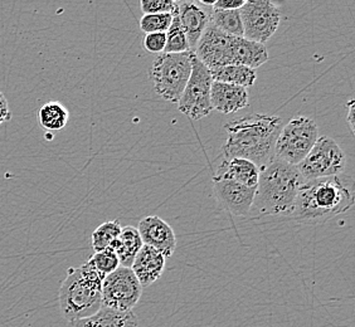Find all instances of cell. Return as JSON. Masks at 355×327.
<instances>
[{"label":"cell","instance_id":"7a4b0ae2","mask_svg":"<svg viewBox=\"0 0 355 327\" xmlns=\"http://www.w3.org/2000/svg\"><path fill=\"white\" fill-rule=\"evenodd\" d=\"M282 120L272 115L254 114L231 120L225 125L227 140L222 146L225 159H245L265 168L272 160Z\"/></svg>","mask_w":355,"mask_h":327},{"label":"cell","instance_id":"44dd1931","mask_svg":"<svg viewBox=\"0 0 355 327\" xmlns=\"http://www.w3.org/2000/svg\"><path fill=\"white\" fill-rule=\"evenodd\" d=\"M38 123L48 131H61L69 123V112L62 103L49 101L37 112Z\"/></svg>","mask_w":355,"mask_h":327},{"label":"cell","instance_id":"8992f818","mask_svg":"<svg viewBox=\"0 0 355 327\" xmlns=\"http://www.w3.org/2000/svg\"><path fill=\"white\" fill-rule=\"evenodd\" d=\"M246 38L225 35L212 23L200 37L194 55L208 69L225 66H242Z\"/></svg>","mask_w":355,"mask_h":327},{"label":"cell","instance_id":"5b68a950","mask_svg":"<svg viewBox=\"0 0 355 327\" xmlns=\"http://www.w3.org/2000/svg\"><path fill=\"white\" fill-rule=\"evenodd\" d=\"M191 52L162 53L150 69V78L157 95L169 103H177L183 95L191 73Z\"/></svg>","mask_w":355,"mask_h":327},{"label":"cell","instance_id":"ffe728a7","mask_svg":"<svg viewBox=\"0 0 355 327\" xmlns=\"http://www.w3.org/2000/svg\"><path fill=\"white\" fill-rule=\"evenodd\" d=\"M209 71H211L213 81L230 83L243 89L251 87L257 80L256 69H248L245 66L233 64V66H225V67H218Z\"/></svg>","mask_w":355,"mask_h":327},{"label":"cell","instance_id":"7c38bea8","mask_svg":"<svg viewBox=\"0 0 355 327\" xmlns=\"http://www.w3.org/2000/svg\"><path fill=\"white\" fill-rule=\"evenodd\" d=\"M213 193L223 209L233 215L245 217L251 213L256 188L245 186L231 180L213 179Z\"/></svg>","mask_w":355,"mask_h":327},{"label":"cell","instance_id":"7402d4cb","mask_svg":"<svg viewBox=\"0 0 355 327\" xmlns=\"http://www.w3.org/2000/svg\"><path fill=\"white\" fill-rule=\"evenodd\" d=\"M211 23L225 35L243 38V23L239 10H211Z\"/></svg>","mask_w":355,"mask_h":327},{"label":"cell","instance_id":"277c9868","mask_svg":"<svg viewBox=\"0 0 355 327\" xmlns=\"http://www.w3.org/2000/svg\"><path fill=\"white\" fill-rule=\"evenodd\" d=\"M103 280L89 260L81 267L69 268L58 293L63 317L75 321L96 314L103 307Z\"/></svg>","mask_w":355,"mask_h":327},{"label":"cell","instance_id":"52a82bcc","mask_svg":"<svg viewBox=\"0 0 355 327\" xmlns=\"http://www.w3.org/2000/svg\"><path fill=\"white\" fill-rule=\"evenodd\" d=\"M319 129L313 118L297 116L282 126L276 140L273 155L285 163L297 166L314 148Z\"/></svg>","mask_w":355,"mask_h":327},{"label":"cell","instance_id":"4dcf8cb0","mask_svg":"<svg viewBox=\"0 0 355 327\" xmlns=\"http://www.w3.org/2000/svg\"><path fill=\"white\" fill-rule=\"evenodd\" d=\"M345 106H347V109H348L349 127H350V130H352V132L354 134V98H350V100L348 101V103H347Z\"/></svg>","mask_w":355,"mask_h":327},{"label":"cell","instance_id":"ac0fdd59","mask_svg":"<svg viewBox=\"0 0 355 327\" xmlns=\"http://www.w3.org/2000/svg\"><path fill=\"white\" fill-rule=\"evenodd\" d=\"M137 315L132 311L121 312L107 307H101L96 314L80 320L69 321L67 327H137Z\"/></svg>","mask_w":355,"mask_h":327},{"label":"cell","instance_id":"2e32d148","mask_svg":"<svg viewBox=\"0 0 355 327\" xmlns=\"http://www.w3.org/2000/svg\"><path fill=\"white\" fill-rule=\"evenodd\" d=\"M165 257L157 249L143 245L132 262L131 271L135 274L141 287H148L157 282L165 269Z\"/></svg>","mask_w":355,"mask_h":327},{"label":"cell","instance_id":"603a6c76","mask_svg":"<svg viewBox=\"0 0 355 327\" xmlns=\"http://www.w3.org/2000/svg\"><path fill=\"white\" fill-rule=\"evenodd\" d=\"M173 14V21H171V27L166 30V44H165L164 53H187L191 52L189 44L187 41L183 29L180 27L179 18L177 13V1H175V8L171 12Z\"/></svg>","mask_w":355,"mask_h":327},{"label":"cell","instance_id":"e0dca14e","mask_svg":"<svg viewBox=\"0 0 355 327\" xmlns=\"http://www.w3.org/2000/svg\"><path fill=\"white\" fill-rule=\"evenodd\" d=\"M260 175V168L245 159H225L219 165L213 179L231 180L234 183L256 188Z\"/></svg>","mask_w":355,"mask_h":327},{"label":"cell","instance_id":"5bb4252c","mask_svg":"<svg viewBox=\"0 0 355 327\" xmlns=\"http://www.w3.org/2000/svg\"><path fill=\"white\" fill-rule=\"evenodd\" d=\"M137 231L144 245L151 247L162 253L165 258L171 257L177 249V237L171 225L164 219L159 218L157 215H150L141 219Z\"/></svg>","mask_w":355,"mask_h":327},{"label":"cell","instance_id":"4fadbf2b","mask_svg":"<svg viewBox=\"0 0 355 327\" xmlns=\"http://www.w3.org/2000/svg\"><path fill=\"white\" fill-rule=\"evenodd\" d=\"M211 10L212 8L205 7L200 1H177L178 18L191 53L211 23Z\"/></svg>","mask_w":355,"mask_h":327},{"label":"cell","instance_id":"3957f363","mask_svg":"<svg viewBox=\"0 0 355 327\" xmlns=\"http://www.w3.org/2000/svg\"><path fill=\"white\" fill-rule=\"evenodd\" d=\"M302 182L296 166L273 157L260 170L251 211L261 215L290 217Z\"/></svg>","mask_w":355,"mask_h":327},{"label":"cell","instance_id":"f546056e","mask_svg":"<svg viewBox=\"0 0 355 327\" xmlns=\"http://www.w3.org/2000/svg\"><path fill=\"white\" fill-rule=\"evenodd\" d=\"M12 120V111L9 109L7 97L0 91V126Z\"/></svg>","mask_w":355,"mask_h":327},{"label":"cell","instance_id":"484cf974","mask_svg":"<svg viewBox=\"0 0 355 327\" xmlns=\"http://www.w3.org/2000/svg\"><path fill=\"white\" fill-rule=\"evenodd\" d=\"M173 21V14H146L140 19V29L144 33H166Z\"/></svg>","mask_w":355,"mask_h":327},{"label":"cell","instance_id":"f1b7e54d","mask_svg":"<svg viewBox=\"0 0 355 327\" xmlns=\"http://www.w3.org/2000/svg\"><path fill=\"white\" fill-rule=\"evenodd\" d=\"M246 0H217L214 1L212 9L217 10H239L245 6Z\"/></svg>","mask_w":355,"mask_h":327},{"label":"cell","instance_id":"d6986e66","mask_svg":"<svg viewBox=\"0 0 355 327\" xmlns=\"http://www.w3.org/2000/svg\"><path fill=\"white\" fill-rule=\"evenodd\" d=\"M143 240L137 228L132 225H128L121 228L119 238L110 245V249L116 253L120 267L131 268L134 259L137 257L139 251L143 248Z\"/></svg>","mask_w":355,"mask_h":327},{"label":"cell","instance_id":"cb8c5ba5","mask_svg":"<svg viewBox=\"0 0 355 327\" xmlns=\"http://www.w3.org/2000/svg\"><path fill=\"white\" fill-rule=\"evenodd\" d=\"M121 228L123 227L119 220H107L100 227H97L91 237L94 251L100 252L110 248V245L119 238Z\"/></svg>","mask_w":355,"mask_h":327},{"label":"cell","instance_id":"9a60e30c","mask_svg":"<svg viewBox=\"0 0 355 327\" xmlns=\"http://www.w3.org/2000/svg\"><path fill=\"white\" fill-rule=\"evenodd\" d=\"M211 105L212 109L220 114L230 115L248 106V91L243 87L214 82L211 89Z\"/></svg>","mask_w":355,"mask_h":327},{"label":"cell","instance_id":"4316f807","mask_svg":"<svg viewBox=\"0 0 355 327\" xmlns=\"http://www.w3.org/2000/svg\"><path fill=\"white\" fill-rule=\"evenodd\" d=\"M140 8L144 15L146 14L171 13L175 8V1L173 0H143Z\"/></svg>","mask_w":355,"mask_h":327},{"label":"cell","instance_id":"d4e9b609","mask_svg":"<svg viewBox=\"0 0 355 327\" xmlns=\"http://www.w3.org/2000/svg\"><path fill=\"white\" fill-rule=\"evenodd\" d=\"M89 260L94 265L96 271L103 277L109 276L110 273L115 272L117 268L120 267V262L117 258L116 253L114 252L112 249H110V248L100 251V252L94 253V256Z\"/></svg>","mask_w":355,"mask_h":327},{"label":"cell","instance_id":"6da1fadb","mask_svg":"<svg viewBox=\"0 0 355 327\" xmlns=\"http://www.w3.org/2000/svg\"><path fill=\"white\" fill-rule=\"evenodd\" d=\"M354 205L353 179L345 175L302 182L290 218L302 224H324Z\"/></svg>","mask_w":355,"mask_h":327},{"label":"cell","instance_id":"ba28073f","mask_svg":"<svg viewBox=\"0 0 355 327\" xmlns=\"http://www.w3.org/2000/svg\"><path fill=\"white\" fill-rule=\"evenodd\" d=\"M213 78L211 71L191 55V73L183 95L178 101V109L193 121L205 118L212 112L211 89Z\"/></svg>","mask_w":355,"mask_h":327},{"label":"cell","instance_id":"83f0119b","mask_svg":"<svg viewBox=\"0 0 355 327\" xmlns=\"http://www.w3.org/2000/svg\"><path fill=\"white\" fill-rule=\"evenodd\" d=\"M143 44L150 53H164L166 35L165 33H149L144 37Z\"/></svg>","mask_w":355,"mask_h":327},{"label":"cell","instance_id":"30bf717a","mask_svg":"<svg viewBox=\"0 0 355 327\" xmlns=\"http://www.w3.org/2000/svg\"><path fill=\"white\" fill-rule=\"evenodd\" d=\"M143 294V287L131 268L119 267L105 277L101 287L103 307L130 312Z\"/></svg>","mask_w":355,"mask_h":327},{"label":"cell","instance_id":"9c48e42d","mask_svg":"<svg viewBox=\"0 0 355 327\" xmlns=\"http://www.w3.org/2000/svg\"><path fill=\"white\" fill-rule=\"evenodd\" d=\"M347 166V155L339 143L328 136H321L306 157L296 168L304 182L321 177L342 175Z\"/></svg>","mask_w":355,"mask_h":327},{"label":"cell","instance_id":"8fae6325","mask_svg":"<svg viewBox=\"0 0 355 327\" xmlns=\"http://www.w3.org/2000/svg\"><path fill=\"white\" fill-rule=\"evenodd\" d=\"M243 23V38L265 44L280 26L279 7L268 0H248L239 9Z\"/></svg>","mask_w":355,"mask_h":327}]
</instances>
